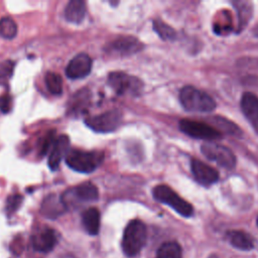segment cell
<instances>
[{
    "mask_svg": "<svg viewBox=\"0 0 258 258\" xmlns=\"http://www.w3.org/2000/svg\"><path fill=\"white\" fill-rule=\"evenodd\" d=\"M179 101L188 112L210 113L216 108V102L209 94L191 86H185L181 89Z\"/></svg>",
    "mask_w": 258,
    "mask_h": 258,
    "instance_id": "6da1fadb",
    "label": "cell"
},
{
    "mask_svg": "<svg viewBox=\"0 0 258 258\" xmlns=\"http://www.w3.org/2000/svg\"><path fill=\"white\" fill-rule=\"evenodd\" d=\"M147 237L146 226L139 220L131 221L125 228L122 238L123 252L129 256L137 255L145 245Z\"/></svg>",
    "mask_w": 258,
    "mask_h": 258,
    "instance_id": "7a4b0ae2",
    "label": "cell"
},
{
    "mask_svg": "<svg viewBox=\"0 0 258 258\" xmlns=\"http://www.w3.org/2000/svg\"><path fill=\"white\" fill-rule=\"evenodd\" d=\"M104 154L100 151H84L80 149L69 150L66 155L67 164L74 170L89 173L94 171L103 161Z\"/></svg>",
    "mask_w": 258,
    "mask_h": 258,
    "instance_id": "3957f363",
    "label": "cell"
},
{
    "mask_svg": "<svg viewBox=\"0 0 258 258\" xmlns=\"http://www.w3.org/2000/svg\"><path fill=\"white\" fill-rule=\"evenodd\" d=\"M153 197L156 201L172 208L182 217H190L194 209L189 203L180 198L173 189L165 184H159L153 188Z\"/></svg>",
    "mask_w": 258,
    "mask_h": 258,
    "instance_id": "277c9868",
    "label": "cell"
},
{
    "mask_svg": "<svg viewBox=\"0 0 258 258\" xmlns=\"http://www.w3.org/2000/svg\"><path fill=\"white\" fill-rule=\"evenodd\" d=\"M201 150L208 159L217 162L222 167L232 169L236 165V157L233 151L224 145L206 142L202 145Z\"/></svg>",
    "mask_w": 258,
    "mask_h": 258,
    "instance_id": "5b68a950",
    "label": "cell"
},
{
    "mask_svg": "<svg viewBox=\"0 0 258 258\" xmlns=\"http://www.w3.org/2000/svg\"><path fill=\"white\" fill-rule=\"evenodd\" d=\"M179 129L186 135L204 140H216L222 137V133L219 132L214 126H211L205 122L196 120L182 119L179 122Z\"/></svg>",
    "mask_w": 258,
    "mask_h": 258,
    "instance_id": "8992f818",
    "label": "cell"
},
{
    "mask_svg": "<svg viewBox=\"0 0 258 258\" xmlns=\"http://www.w3.org/2000/svg\"><path fill=\"white\" fill-rule=\"evenodd\" d=\"M108 84L118 95L127 93L138 95L142 91V83L140 80L122 72L111 73L108 77Z\"/></svg>",
    "mask_w": 258,
    "mask_h": 258,
    "instance_id": "52a82bcc",
    "label": "cell"
},
{
    "mask_svg": "<svg viewBox=\"0 0 258 258\" xmlns=\"http://www.w3.org/2000/svg\"><path fill=\"white\" fill-rule=\"evenodd\" d=\"M122 122V115L117 110L105 112L101 115L90 117L86 120L87 126L97 132H112L119 127Z\"/></svg>",
    "mask_w": 258,
    "mask_h": 258,
    "instance_id": "ba28073f",
    "label": "cell"
},
{
    "mask_svg": "<svg viewBox=\"0 0 258 258\" xmlns=\"http://www.w3.org/2000/svg\"><path fill=\"white\" fill-rule=\"evenodd\" d=\"M99 198V191L98 188L95 184H93L92 182H84L81 183L80 185L71 188L69 190H67L63 196L61 197L62 203L64 204L66 208L68 207V205L74 200V199H78L81 202H94Z\"/></svg>",
    "mask_w": 258,
    "mask_h": 258,
    "instance_id": "9c48e42d",
    "label": "cell"
},
{
    "mask_svg": "<svg viewBox=\"0 0 258 258\" xmlns=\"http://www.w3.org/2000/svg\"><path fill=\"white\" fill-rule=\"evenodd\" d=\"M92 69V59L87 53L74 56L66 68V75L70 79H81L88 76Z\"/></svg>",
    "mask_w": 258,
    "mask_h": 258,
    "instance_id": "30bf717a",
    "label": "cell"
},
{
    "mask_svg": "<svg viewBox=\"0 0 258 258\" xmlns=\"http://www.w3.org/2000/svg\"><path fill=\"white\" fill-rule=\"evenodd\" d=\"M190 168L196 180L203 185H211L219 179V172L199 159H191Z\"/></svg>",
    "mask_w": 258,
    "mask_h": 258,
    "instance_id": "8fae6325",
    "label": "cell"
},
{
    "mask_svg": "<svg viewBox=\"0 0 258 258\" xmlns=\"http://www.w3.org/2000/svg\"><path fill=\"white\" fill-rule=\"evenodd\" d=\"M56 242V235L54 231L49 228L39 230L32 236V246L38 252L46 253L51 251Z\"/></svg>",
    "mask_w": 258,
    "mask_h": 258,
    "instance_id": "7c38bea8",
    "label": "cell"
},
{
    "mask_svg": "<svg viewBox=\"0 0 258 258\" xmlns=\"http://www.w3.org/2000/svg\"><path fill=\"white\" fill-rule=\"evenodd\" d=\"M69 146L70 138L67 135H60L54 140L48 156V166L51 170H55L58 167L60 160L66 157L69 152Z\"/></svg>",
    "mask_w": 258,
    "mask_h": 258,
    "instance_id": "4fadbf2b",
    "label": "cell"
},
{
    "mask_svg": "<svg viewBox=\"0 0 258 258\" xmlns=\"http://www.w3.org/2000/svg\"><path fill=\"white\" fill-rule=\"evenodd\" d=\"M241 109L258 133V97L252 93H244L241 99Z\"/></svg>",
    "mask_w": 258,
    "mask_h": 258,
    "instance_id": "5bb4252c",
    "label": "cell"
},
{
    "mask_svg": "<svg viewBox=\"0 0 258 258\" xmlns=\"http://www.w3.org/2000/svg\"><path fill=\"white\" fill-rule=\"evenodd\" d=\"M110 49L122 54H131L142 49V43L132 36H122L115 39L110 45Z\"/></svg>",
    "mask_w": 258,
    "mask_h": 258,
    "instance_id": "9a60e30c",
    "label": "cell"
},
{
    "mask_svg": "<svg viewBox=\"0 0 258 258\" xmlns=\"http://www.w3.org/2000/svg\"><path fill=\"white\" fill-rule=\"evenodd\" d=\"M86 15V4L82 0H71L64 8V17L73 23L81 22Z\"/></svg>",
    "mask_w": 258,
    "mask_h": 258,
    "instance_id": "2e32d148",
    "label": "cell"
},
{
    "mask_svg": "<svg viewBox=\"0 0 258 258\" xmlns=\"http://www.w3.org/2000/svg\"><path fill=\"white\" fill-rule=\"evenodd\" d=\"M227 238L229 239L231 245L237 249L244 251H249L253 249L254 244L252 237L243 231H230L227 233Z\"/></svg>",
    "mask_w": 258,
    "mask_h": 258,
    "instance_id": "e0dca14e",
    "label": "cell"
},
{
    "mask_svg": "<svg viewBox=\"0 0 258 258\" xmlns=\"http://www.w3.org/2000/svg\"><path fill=\"white\" fill-rule=\"evenodd\" d=\"M64 209L66 206L62 203L61 198L57 199L55 196H49L43 201L41 212L44 216L52 219L59 216Z\"/></svg>",
    "mask_w": 258,
    "mask_h": 258,
    "instance_id": "ac0fdd59",
    "label": "cell"
},
{
    "mask_svg": "<svg viewBox=\"0 0 258 258\" xmlns=\"http://www.w3.org/2000/svg\"><path fill=\"white\" fill-rule=\"evenodd\" d=\"M83 225L91 235H97L100 230V213L96 208H89L83 214Z\"/></svg>",
    "mask_w": 258,
    "mask_h": 258,
    "instance_id": "d6986e66",
    "label": "cell"
},
{
    "mask_svg": "<svg viewBox=\"0 0 258 258\" xmlns=\"http://www.w3.org/2000/svg\"><path fill=\"white\" fill-rule=\"evenodd\" d=\"M155 258H181V248L176 242H165L158 248Z\"/></svg>",
    "mask_w": 258,
    "mask_h": 258,
    "instance_id": "ffe728a7",
    "label": "cell"
},
{
    "mask_svg": "<svg viewBox=\"0 0 258 258\" xmlns=\"http://www.w3.org/2000/svg\"><path fill=\"white\" fill-rule=\"evenodd\" d=\"M212 123L214 124V127L220 132V130L225 131L228 134L232 135H241L240 129L231 121L224 119L222 117H214L212 119Z\"/></svg>",
    "mask_w": 258,
    "mask_h": 258,
    "instance_id": "44dd1931",
    "label": "cell"
},
{
    "mask_svg": "<svg viewBox=\"0 0 258 258\" xmlns=\"http://www.w3.org/2000/svg\"><path fill=\"white\" fill-rule=\"evenodd\" d=\"M17 33V25L10 17L0 19V36L6 39H12Z\"/></svg>",
    "mask_w": 258,
    "mask_h": 258,
    "instance_id": "7402d4cb",
    "label": "cell"
},
{
    "mask_svg": "<svg viewBox=\"0 0 258 258\" xmlns=\"http://www.w3.org/2000/svg\"><path fill=\"white\" fill-rule=\"evenodd\" d=\"M45 85L48 91L53 95H60L62 93L61 78L55 73L49 72L45 75Z\"/></svg>",
    "mask_w": 258,
    "mask_h": 258,
    "instance_id": "603a6c76",
    "label": "cell"
},
{
    "mask_svg": "<svg viewBox=\"0 0 258 258\" xmlns=\"http://www.w3.org/2000/svg\"><path fill=\"white\" fill-rule=\"evenodd\" d=\"M153 29L163 40H172L175 38L174 29L159 19L153 21Z\"/></svg>",
    "mask_w": 258,
    "mask_h": 258,
    "instance_id": "cb8c5ba5",
    "label": "cell"
},
{
    "mask_svg": "<svg viewBox=\"0 0 258 258\" xmlns=\"http://www.w3.org/2000/svg\"><path fill=\"white\" fill-rule=\"evenodd\" d=\"M89 92L87 90H82L75 94L73 102L71 103V108L73 111H78L81 108H84L89 101Z\"/></svg>",
    "mask_w": 258,
    "mask_h": 258,
    "instance_id": "d4e9b609",
    "label": "cell"
},
{
    "mask_svg": "<svg viewBox=\"0 0 258 258\" xmlns=\"http://www.w3.org/2000/svg\"><path fill=\"white\" fill-rule=\"evenodd\" d=\"M23 198L20 195H12L7 199L6 202V211L11 214L14 213L22 204Z\"/></svg>",
    "mask_w": 258,
    "mask_h": 258,
    "instance_id": "484cf974",
    "label": "cell"
},
{
    "mask_svg": "<svg viewBox=\"0 0 258 258\" xmlns=\"http://www.w3.org/2000/svg\"><path fill=\"white\" fill-rule=\"evenodd\" d=\"M11 109V98L9 95L5 94L0 97V110L3 113H8Z\"/></svg>",
    "mask_w": 258,
    "mask_h": 258,
    "instance_id": "4316f807",
    "label": "cell"
},
{
    "mask_svg": "<svg viewBox=\"0 0 258 258\" xmlns=\"http://www.w3.org/2000/svg\"><path fill=\"white\" fill-rule=\"evenodd\" d=\"M12 68L13 63L11 61H4L0 63V78H7L11 75L12 73Z\"/></svg>",
    "mask_w": 258,
    "mask_h": 258,
    "instance_id": "83f0119b",
    "label": "cell"
},
{
    "mask_svg": "<svg viewBox=\"0 0 258 258\" xmlns=\"http://www.w3.org/2000/svg\"><path fill=\"white\" fill-rule=\"evenodd\" d=\"M257 225H258V219H257Z\"/></svg>",
    "mask_w": 258,
    "mask_h": 258,
    "instance_id": "f1b7e54d",
    "label": "cell"
}]
</instances>
